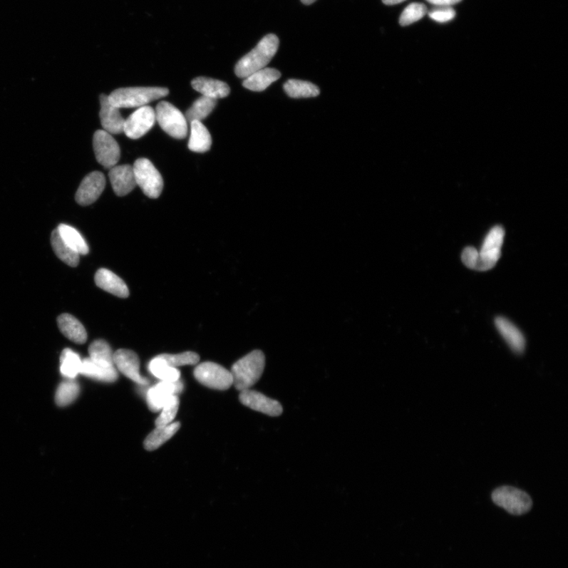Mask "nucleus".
<instances>
[{"label": "nucleus", "mask_w": 568, "mask_h": 568, "mask_svg": "<svg viewBox=\"0 0 568 568\" xmlns=\"http://www.w3.org/2000/svg\"><path fill=\"white\" fill-rule=\"evenodd\" d=\"M279 39L274 34L265 36L250 53L243 56L235 66V75L246 78L253 73L265 68L279 48Z\"/></svg>", "instance_id": "f257e3e1"}, {"label": "nucleus", "mask_w": 568, "mask_h": 568, "mask_svg": "<svg viewBox=\"0 0 568 568\" xmlns=\"http://www.w3.org/2000/svg\"><path fill=\"white\" fill-rule=\"evenodd\" d=\"M264 366L265 357L262 351L249 353L236 361L232 368L233 386L240 392L250 389L262 378Z\"/></svg>", "instance_id": "f03ea898"}, {"label": "nucleus", "mask_w": 568, "mask_h": 568, "mask_svg": "<svg viewBox=\"0 0 568 568\" xmlns=\"http://www.w3.org/2000/svg\"><path fill=\"white\" fill-rule=\"evenodd\" d=\"M168 93L167 88L130 87L118 88L108 97L109 101L118 108H139L153 100L166 97Z\"/></svg>", "instance_id": "7ed1b4c3"}, {"label": "nucleus", "mask_w": 568, "mask_h": 568, "mask_svg": "<svg viewBox=\"0 0 568 568\" xmlns=\"http://www.w3.org/2000/svg\"><path fill=\"white\" fill-rule=\"evenodd\" d=\"M155 113L156 121L167 135L176 139L187 137L188 122L178 108L167 101H162L158 105Z\"/></svg>", "instance_id": "20e7f679"}, {"label": "nucleus", "mask_w": 568, "mask_h": 568, "mask_svg": "<svg viewBox=\"0 0 568 568\" xmlns=\"http://www.w3.org/2000/svg\"><path fill=\"white\" fill-rule=\"evenodd\" d=\"M493 502L513 515L527 513L532 507V500L527 493L512 486H502L492 494Z\"/></svg>", "instance_id": "39448f33"}, {"label": "nucleus", "mask_w": 568, "mask_h": 568, "mask_svg": "<svg viewBox=\"0 0 568 568\" xmlns=\"http://www.w3.org/2000/svg\"><path fill=\"white\" fill-rule=\"evenodd\" d=\"M133 169L137 185L141 187L143 193L150 198H158L163 190L164 181L152 162L145 158L138 159Z\"/></svg>", "instance_id": "423d86ee"}, {"label": "nucleus", "mask_w": 568, "mask_h": 568, "mask_svg": "<svg viewBox=\"0 0 568 568\" xmlns=\"http://www.w3.org/2000/svg\"><path fill=\"white\" fill-rule=\"evenodd\" d=\"M505 234L504 228L500 226L494 227L487 234L482 249L478 252L475 270L485 272L495 267L500 257Z\"/></svg>", "instance_id": "0eeeda50"}, {"label": "nucleus", "mask_w": 568, "mask_h": 568, "mask_svg": "<svg viewBox=\"0 0 568 568\" xmlns=\"http://www.w3.org/2000/svg\"><path fill=\"white\" fill-rule=\"evenodd\" d=\"M195 378L205 387L224 391L233 386L231 371L211 361L199 364L194 371Z\"/></svg>", "instance_id": "6e6552de"}, {"label": "nucleus", "mask_w": 568, "mask_h": 568, "mask_svg": "<svg viewBox=\"0 0 568 568\" xmlns=\"http://www.w3.org/2000/svg\"><path fill=\"white\" fill-rule=\"evenodd\" d=\"M93 149L98 163L107 169L116 166L120 159V148L112 135L104 130L95 132Z\"/></svg>", "instance_id": "1a4fd4ad"}, {"label": "nucleus", "mask_w": 568, "mask_h": 568, "mask_svg": "<svg viewBox=\"0 0 568 568\" xmlns=\"http://www.w3.org/2000/svg\"><path fill=\"white\" fill-rule=\"evenodd\" d=\"M156 122V113L150 106L139 108L125 120L123 133L131 139H138L149 132Z\"/></svg>", "instance_id": "9d476101"}, {"label": "nucleus", "mask_w": 568, "mask_h": 568, "mask_svg": "<svg viewBox=\"0 0 568 568\" xmlns=\"http://www.w3.org/2000/svg\"><path fill=\"white\" fill-rule=\"evenodd\" d=\"M183 389L180 380L177 381H160L158 385L148 390L146 402L153 412L160 411L174 396H178Z\"/></svg>", "instance_id": "9b49d317"}, {"label": "nucleus", "mask_w": 568, "mask_h": 568, "mask_svg": "<svg viewBox=\"0 0 568 568\" xmlns=\"http://www.w3.org/2000/svg\"><path fill=\"white\" fill-rule=\"evenodd\" d=\"M114 365L118 371L139 386H148L150 381L140 373V360L137 353L128 349L114 352Z\"/></svg>", "instance_id": "f8f14e48"}, {"label": "nucleus", "mask_w": 568, "mask_h": 568, "mask_svg": "<svg viewBox=\"0 0 568 568\" xmlns=\"http://www.w3.org/2000/svg\"><path fill=\"white\" fill-rule=\"evenodd\" d=\"M239 401L246 407L269 416L277 417L283 413L282 404L257 391H242Z\"/></svg>", "instance_id": "ddd939ff"}, {"label": "nucleus", "mask_w": 568, "mask_h": 568, "mask_svg": "<svg viewBox=\"0 0 568 568\" xmlns=\"http://www.w3.org/2000/svg\"><path fill=\"white\" fill-rule=\"evenodd\" d=\"M106 185L104 174L93 172L85 177L81 182L76 195V200L80 205L87 206L93 204L100 197Z\"/></svg>", "instance_id": "4468645a"}, {"label": "nucleus", "mask_w": 568, "mask_h": 568, "mask_svg": "<svg viewBox=\"0 0 568 568\" xmlns=\"http://www.w3.org/2000/svg\"><path fill=\"white\" fill-rule=\"evenodd\" d=\"M100 123L104 130L110 135H119L123 133L125 120L118 108L108 100V95H100Z\"/></svg>", "instance_id": "2eb2a0df"}, {"label": "nucleus", "mask_w": 568, "mask_h": 568, "mask_svg": "<svg viewBox=\"0 0 568 568\" xmlns=\"http://www.w3.org/2000/svg\"><path fill=\"white\" fill-rule=\"evenodd\" d=\"M109 179L118 196H126L137 186L134 169L128 165L110 168Z\"/></svg>", "instance_id": "dca6fc26"}, {"label": "nucleus", "mask_w": 568, "mask_h": 568, "mask_svg": "<svg viewBox=\"0 0 568 568\" xmlns=\"http://www.w3.org/2000/svg\"><path fill=\"white\" fill-rule=\"evenodd\" d=\"M95 283L100 289L113 294L117 297L126 299L129 296L130 292L126 283L113 272L108 269H99L95 275Z\"/></svg>", "instance_id": "f3484780"}, {"label": "nucleus", "mask_w": 568, "mask_h": 568, "mask_svg": "<svg viewBox=\"0 0 568 568\" xmlns=\"http://www.w3.org/2000/svg\"><path fill=\"white\" fill-rule=\"evenodd\" d=\"M495 324L500 334L511 349L519 355L522 353L525 350L526 341L520 329L502 316L497 317Z\"/></svg>", "instance_id": "a211bd4d"}, {"label": "nucleus", "mask_w": 568, "mask_h": 568, "mask_svg": "<svg viewBox=\"0 0 568 568\" xmlns=\"http://www.w3.org/2000/svg\"><path fill=\"white\" fill-rule=\"evenodd\" d=\"M192 87L203 97L214 100L224 98L230 93V87L224 82L210 78L198 77L192 81Z\"/></svg>", "instance_id": "6ab92c4d"}, {"label": "nucleus", "mask_w": 568, "mask_h": 568, "mask_svg": "<svg viewBox=\"0 0 568 568\" xmlns=\"http://www.w3.org/2000/svg\"><path fill=\"white\" fill-rule=\"evenodd\" d=\"M80 374L101 382L113 383L119 378V373L114 366L102 365L95 363L90 358L83 360Z\"/></svg>", "instance_id": "aec40b11"}, {"label": "nucleus", "mask_w": 568, "mask_h": 568, "mask_svg": "<svg viewBox=\"0 0 568 568\" xmlns=\"http://www.w3.org/2000/svg\"><path fill=\"white\" fill-rule=\"evenodd\" d=\"M57 322L61 333L70 341L78 344H83L86 342V330L83 324L75 316L68 314H63L58 316Z\"/></svg>", "instance_id": "412c9836"}, {"label": "nucleus", "mask_w": 568, "mask_h": 568, "mask_svg": "<svg viewBox=\"0 0 568 568\" xmlns=\"http://www.w3.org/2000/svg\"><path fill=\"white\" fill-rule=\"evenodd\" d=\"M282 73L276 69L264 68L257 71L243 81L242 86L254 92H262L275 83Z\"/></svg>", "instance_id": "4be33fe9"}, {"label": "nucleus", "mask_w": 568, "mask_h": 568, "mask_svg": "<svg viewBox=\"0 0 568 568\" xmlns=\"http://www.w3.org/2000/svg\"><path fill=\"white\" fill-rule=\"evenodd\" d=\"M190 129L189 149L195 153L209 151L212 145V138L207 128L202 122L194 121L190 123Z\"/></svg>", "instance_id": "5701e85b"}, {"label": "nucleus", "mask_w": 568, "mask_h": 568, "mask_svg": "<svg viewBox=\"0 0 568 568\" xmlns=\"http://www.w3.org/2000/svg\"><path fill=\"white\" fill-rule=\"evenodd\" d=\"M180 426V423H172L165 426L156 427L145 440V448L150 452L158 449L179 431Z\"/></svg>", "instance_id": "b1692460"}, {"label": "nucleus", "mask_w": 568, "mask_h": 568, "mask_svg": "<svg viewBox=\"0 0 568 568\" xmlns=\"http://www.w3.org/2000/svg\"><path fill=\"white\" fill-rule=\"evenodd\" d=\"M285 93L294 99L316 98L320 94L319 88L305 81L291 79L284 86Z\"/></svg>", "instance_id": "393cba45"}, {"label": "nucleus", "mask_w": 568, "mask_h": 568, "mask_svg": "<svg viewBox=\"0 0 568 568\" xmlns=\"http://www.w3.org/2000/svg\"><path fill=\"white\" fill-rule=\"evenodd\" d=\"M51 243L56 255L71 267H77L79 264V254L66 245L57 229L51 235Z\"/></svg>", "instance_id": "a878e982"}, {"label": "nucleus", "mask_w": 568, "mask_h": 568, "mask_svg": "<svg viewBox=\"0 0 568 568\" xmlns=\"http://www.w3.org/2000/svg\"><path fill=\"white\" fill-rule=\"evenodd\" d=\"M57 231L60 233L66 244L75 250L79 255H86L88 253L90 249H88L86 240L76 228L62 224L58 225Z\"/></svg>", "instance_id": "bb28decb"}, {"label": "nucleus", "mask_w": 568, "mask_h": 568, "mask_svg": "<svg viewBox=\"0 0 568 568\" xmlns=\"http://www.w3.org/2000/svg\"><path fill=\"white\" fill-rule=\"evenodd\" d=\"M148 368L155 378L160 381H177L180 379V371L178 368L170 366L160 356L153 358Z\"/></svg>", "instance_id": "cd10ccee"}, {"label": "nucleus", "mask_w": 568, "mask_h": 568, "mask_svg": "<svg viewBox=\"0 0 568 568\" xmlns=\"http://www.w3.org/2000/svg\"><path fill=\"white\" fill-rule=\"evenodd\" d=\"M83 360L77 353L66 348L61 357V371L66 379H76L80 374Z\"/></svg>", "instance_id": "c85d7f7f"}, {"label": "nucleus", "mask_w": 568, "mask_h": 568, "mask_svg": "<svg viewBox=\"0 0 568 568\" xmlns=\"http://www.w3.org/2000/svg\"><path fill=\"white\" fill-rule=\"evenodd\" d=\"M217 100L201 97L195 101L186 113V119L190 123L194 121L202 122L208 117L217 105Z\"/></svg>", "instance_id": "c756f323"}, {"label": "nucleus", "mask_w": 568, "mask_h": 568, "mask_svg": "<svg viewBox=\"0 0 568 568\" xmlns=\"http://www.w3.org/2000/svg\"><path fill=\"white\" fill-rule=\"evenodd\" d=\"M90 358L102 365L114 366V352L110 345L104 339H98L88 348Z\"/></svg>", "instance_id": "7c9ffc66"}, {"label": "nucleus", "mask_w": 568, "mask_h": 568, "mask_svg": "<svg viewBox=\"0 0 568 568\" xmlns=\"http://www.w3.org/2000/svg\"><path fill=\"white\" fill-rule=\"evenodd\" d=\"M80 393V386L75 379H66L58 386L56 393V402L65 407L75 401Z\"/></svg>", "instance_id": "2f4dec72"}, {"label": "nucleus", "mask_w": 568, "mask_h": 568, "mask_svg": "<svg viewBox=\"0 0 568 568\" xmlns=\"http://www.w3.org/2000/svg\"><path fill=\"white\" fill-rule=\"evenodd\" d=\"M180 408V399L178 396H174L161 409L160 414L155 422L156 427L165 426L172 423Z\"/></svg>", "instance_id": "473e14b6"}, {"label": "nucleus", "mask_w": 568, "mask_h": 568, "mask_svg": "<svg viewBox=\"0 0 568 568\" xmlns=\"http://www.w3.org/2000/svg\"><path fill=\"white\" fill-rule=\"evenodd\" d=\"M166 363L173 368H178L179 366H195L199 363L200 357L195 352L187 351L177 355H168V353H163L160 355Z\"/></svg>", "instance_id": "72a5a7b5"}, {"label": "nucleus", "mask_w": 568, "mask_h": 568, "mask_svg": "<svg viewBox=\"0 0 568 568\" xmlns=\"http://www.w3.org/2000/svg\"><path fill=\"white\" fill-rule=\"evenodd\" d=\"M426 14L427 9L425 5L413 3L406 7V9L403 11L400 19V24L402 26H407L415 24V22L421 20Z\"/></svg>", "instance_id": "f704fd0d"}, {"label": "nucleus", "mask_w": 568, "mask_h": 568, "mask_svg": "<svg viewBox=\"0 0 568 568\" xmlns=\"http://www.w3.org/2000/svg\"><path fill=\"white\" fill-rule=\"evenodd\" d=\"M429 16L433 21L445 24L455 17V11L451 6H438V9L431 11Z\"/></svg>", "instance_id": "c9c22d12"}, {"label": "nucleus", "mask_w": 568, "mask_h": 568, "mask_svg": "<svg viewBox=\"0 0 568 568\" xmlns=\"http://www.w3.org/2000/svg\"><path fill=\"white\" fill-rule=\"evenodd\" d=\"M478 252L472 247L465 248L462 254V261L469 269H475L477 263Z\"/></svg>", "instance_id": "e433bc0d"}, {"label": "nucleus", "mask_w": 568, "mask_h": 568, "mask_svg": "<svg viewBox=\"0 0 568 568\" xmlns=\"http://www.w3.org/2000/svg\"><path fill=\"white\" fill-rule=\"evenodd\" d=\"M426 1L437 6H452L459 4L462 0H426Z\"/></svg>", "instance_id": "4c0bfd02"}, {"label": "nucleus", "mask_w": 568, "mask_h": 568, "mask_svg": "<svg viewBox=\"0 0 568 568\" xmlns=\"http://www.w3.org/2000/svg\"><path fill=\"white\" fill-rule=\"evenodd\" d=\"M404 1H406V0H382L383 4L388 6L399 4Z\"/></svg>", "instance_id": "58836bf2"}, {"label": "nucleus", "mask_w": 568, "mask_h": 568, "mask_svg": "<svg viewBox=\"0 0 568 568\" xmlns=\"http://www.w3.org/2000/svg\"><path fill=\"white\" fill-rule=\"evenodd\" d=\"M302 4L305 5H311L316 1V0H301Z\"/></svg>", "instance_id": "ea45409f"}]
</instances>
